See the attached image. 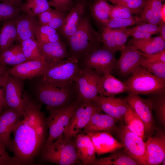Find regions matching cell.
I'll use <instances>...</instances> for the list:
<instances>
[{
  "mask_svg": "<svg viewBox=\"0 0 165 165\" xmlns=\"http://www.w3.org/2000/svg\"><path fill=\"white\" fill-rule=\"evenodd\" d=\"M23 97L24 114L13 130V138L6 146L20 165H31L45 146L48 128L38 101L24 91Z\"/></svg>",
  "mask_w": 165,
  "mask_h": 165,
  "instance_id": "cell-1",
  "label": "cell"
},
{
  "mask_svg": "<svg viewBox=\"0 0 165 165\" xmlns=\"http://www.w3.org/2000/svg\"><path fill=\"white\" fill-rule=\"evenodd\" d=\"M70 57L79 63L86 56L101 47V35L94 28L90 19L84 16L77 31L66 41Z\"/></svg>",
  "mask_w": 165,
  "mask_h": 165,
  "instance_id": "cell-2",
  "label": "cell"
},
{
  "mask_svg": "<svg viewBox=\"0 0 165 165\" xmlns=\"http://www.w3.org/2000/svg\"><path fill=\"white\" fill-rule=\"evenodd\" d=\"M37 78L33 86L34 94L37 101L46 105L47 110L64 107L78 99L75 87H59Z\"/></svg>",
  "mask_w": 165,
  "mask_h": 165,
  "instance_id": "cell-3",
  "label": "cell"
},
{
  "mask_svg": "<svg viewBox=\"0 0 165 165\" xmlns=\"http://www.w3.org/2000/svg\"><path fill=\"white\" fill-rule=\"evenodd\" d=\"M80 65L75 58H68L52 63L44 73L39 77L42 81L61 87H75V79Z\"/></svg>",
  "mask_w": 165,
  "mask_h": 165,
  "instance_id": "cell-4",
  "label": "cell"
},
{
  "mask_svg": "<svg viewBox=\"0 0 165 165\" xmlns=\"http://www.w3.org/2000/svg\"><path fill=\"white\" fill-rule=\"evenodd\" d=\"M75 137L68 140L64 134L45 146L41 153L46 162L60 165H72L80 161L75 144Z\"/></svg>",
  "mask_w": 165,
  "mask_h": 165,
  "instance_id": "cell-5",
  "label": "cell"
},
{
  "mask_svg": "<svg viewBox=\"0 0 165 165\" xmlns=\"http://www.w3.org/2000/svg\"><path fill=\"white\" fill-rule=\"evenodd\" d=\"M128 94H148L165 92V80L159 78L140 66L124 82Z\"/></svg>",
  "mask_w": 165,
  "mask_h": 165,
  "instance_id": "cell-6",
  "label": "cell"
},
{
  "mask_svg": "<svg viewBox=\"0 0 165 165\" xmlns=\"http://www.w3.org/2000/svg\"><path fill=\"white\" fill-rule=\"evenodd\" d=\"M82 101L77 99L66 106L49 111V116L46 118L49 132L45 147L64 134L72 116Z\"/></svg>",
  "mask_w": 165,
  "mask_h": 165,
  "instance_id": "cell-7",
  "label": "cell"
},
{
  "mask_svg": "<svg viewBox=\"0 0 165 165\" xmlns=\"http://www.w3.org/2000/svg\"><path fill=\"white\" fill-rule=\"evenodd\" d=\"M116 132L124 151L140 165H147L146 144L143 139L129 130L123 122Z\"/></svg>",
  "mask_w": 165,
  "mask_h": 165,
  "instance_id": "cell-8",
  "label": "cell"
},
{
  "mask_svg": "<svg viewBox=\"0 0 165 165\" xmlns=\"http://www.w3.org/2000/svg\"><path fill=\"white\" fill-rule=\"evenodd\" d=\"M102 75L90 67L80 66L75 80L78 98L92 101L98 95V87Z\"/></svg>",
  "mask_w": 165,
  "mask_h": 165,
  "instance_id": "cell-9",
  "label": "cell"
},
{
  "mask_svg": "<svg viewBox=\"0 0 165 165\" xmlns=\"http://www.w3.org/2000/svg\"><path fill=\"white\" fill-rule=\"evenodd\" d=\"M101 109L90 100L83 99L75 111L64 133L67 140L75 137L87 124L92 116Z\"/></svg>",
  "mask_w": 165,
  "mask_h": 165,
  "instance_id": "cell-10",
  "label": "cell"
},
{
  "mask_svg": "<svg viewBox=\"0 0 165 165\" xmlns=\"http://www.w3.org/2000/svg\"><path fill=\"white\" fill-rule=\"evenodd\" d=\"M115 53L104 46L100 47L85 57L79 63L80 66L91 68L102 75L111 74L116 61Z\"/></svg>",
  "mask_w": 165,
  "mask_h": 165,
  "instance_id": "cell-11",
  "label": "cell"
},
{
  "mask_svg": "<svg viewBox=\"0 0 165 165\" xmlns=\"http://www.w3.org/2000/svg\"><path fill=\"white\" fill-rule=\"evenodd\" d=\"M127 104L141 118L145 127V135L149 136L155 129L151 98L144 99L139 94H129L124 98Z\"/></svg>",
  "mask_w": 165,
  "mask_h": 165,
  "instance_id": "cell-12",
  "label": "cell"
},
{
  "mask_svg": "<svg viewBox=\"0 0 165 165\" xmlns=\"http://www.w3.org/2000/svg\"><path fill=\"white\" fill-rule=\"evenodd\" d=\"M23 82V81L9 74L4 86V109L8 107L13 108L24 115V91Z\"/></svg>",
  "mask_w": 165,
  "mask_h": 165,
  "instance_id": "cell-13",
  "label": "cell"
},
{
  "mask_svg": "<svg viewBox=\"0 0 165 165\" xmlns=\"http://www.w3.org/2000/svg\"><path fill=\"white\" fill-rule=\"evenodd\" d=\"M119 58L116 62L114 69L116 70L122 76H130L139 68L142 56L138 50L130 44L126 45L121 51Z\"/></svg>",
  "mask_w": 165,
  "mask_h": 165,
  "instance_id": "cell-14",
  "label": "cell"
},
{
  "mask_svg": "<svg viewBox=\"0 0 165 165\" xmlns=\"http://www.w3.org/2000/svg\"><path fill=\"white\" fill-rule=\"evenodd\" d=\"M147 165L165 164V134L157 129L155 135L148 138L145 142Z\"/></svg>",
  "mask_w": 165,
  "mask_h": 165,
  "instance_id": "cell-15",
  "label": "cell"
},
{
  "mask_svg": "<svg viewBox=\"0 0 165 165\" xmlns=\"http://www.w3.org/2000/svg\"><path fill=\"white\" fill-rule=\"evenodd\" d=\"M91 101L106 114L123 122L125 115L128 108L124 99L113 97L96 96Z\"/></svg>",
  "mask_w": 165,
  "mask_h": 165,
  "instance_id": "cell-16",
  "label": "cell"
},
{
  "mask_svg": "<svg viewBox=\"0 0 165 165\" xmlns=\"http://www.w3.org/2000/svg\"><path fill=\"white\" fill-rule=\"evenodd\" d=\"M50 64L44 59L28 61L13 66L9 73L23 81L31 79L42 75Z\"/></svg>",
  "mask_w": 165,
  "mask_h": 165,
  "instance_id": "cell-17",
  "label": "cell"
},
{
  "mask_svg": "<svg viewBox=\"0 0 165 165\" xmlns=\"http://www.w3.org/2000/svg\"><path fill=\"white\" fill-rule=\"evenodd\" d=\"M85 2H79L68 12L61 27L57 31L61 37L66 40L77 31L84 16Z\"/></svg>",
  "mask_w": 165,
  "mask_h": 165,
  "instance_id": "cell-18",
  "label": "cell"
},
{
  "mask_svg": "<svg viewBox=\"0 0 165 165\" xmlns=\"http://www.w3.org/2000/svg\"><path fill=\"white\" fill-rule=\"evenodd\" d=\"M86 134L90 138L95 147L96 154L98 156L112 152L123 148L121 143L109 132L99 131Z\"/></svg>",
  "mask_w": 165,
  "mask_h": 165,
  "instance_id": "cell-19",
  "label": "cell"
},
{
  "mask_svg": "<svg viewBox=\"0 0 165 165\" xmlns=\"http://www.w3.org/2000/svg\"><path fill=\"white\" fill-rule=\"evenodd\" d=\"M23 115L13 108L4 109L0 115V142L6 146L10 139V135Z\"/></svg>",
  "mask_w": 165,
  "mask_h": 165,
  "instance_id": "cell-20",
  "label": "cell"
},
{
  "mask_svg": "<svg viewBox=\"0 0 165 165\" xmlns=\"http://www.w3.org/2000/svg\"><path fill=\"white\" fill-rule=\"evenodd\" d=\"M97 112L91 116L89 123L83 129L85 133L94 132H116L117 119L106 114Z\"/></svg>",
  "mask_w": 165,
  "mask_h": 165,
  "instance_id": "cell-21",
  "label": "cell"
},
{
  "mask_svg": "<svg viewBox=\"0 0 165 165\" xmlns=\"http://www.w3.org/2000/svg\"><path fill=\"white\" fill-rule=\"evenodd\" d=\"M38 44L44 60L49 64L70 57L66 44L61 39L55 42Z\"/></svg>",
  "mask_w": 165,
  "mask_h": 165,
  "instance_id": "cell-22",
  "label": "cell"
},
{
  "mask_svg": "<svg viewBox=\"0 0 165 165\" xmlns=\"http://www.w3.org/2000/svg\"><path fill=\"white\" fill-rule=\"evenodd\" d=\"M17 36L16 41H21L31 38H35V34L39 24L36 16L24 13L17 17Z\"/></svg>",
  "mask_w": 165,
  "mask_h": 165,
  "instance_id": "cell-23",
  "label": "cell"
},
{
  "mask_svg": "<svg viewBox=\"0 0 165 165\" xmlns=\"http://www.w3.org/2000/svg\"><path fill=\"white\" fill-rule=\"evenodd\" d=\"M75 144L80 161L84 165L92 164L96 159L94 145L86 133H80L75 137Z\"/></svg>",
  "mask_w": 165,
  "mask_h": 165,
  "instance_id": "cell-24",
  "label": "cell"
},
{
  "mask_svg": "<svg viewBox=\"0 0 165 165\" xmlns=\"http://www.w3.org/2000/svg\"><path fill=\"white\" fill-rule=\"evenodd\" d=\"M125 83L110 74L102 75L98 85V95L102 97H113L126 92Z\"/></svg>",
  "mask_w": 165,
  "mask_h": 165,
  "instance_id": "cell-25",
  "label": "cell"
},
{
  "mask_svg": "<svg viewBox=\"0 0 165 165\" xmlns=\"http://www.w3.org/2000/svg\"><path fill=\"white\" fill-rule=\"evenodd\" d=\"M17 17L4 21L0 28V53L16 41Z\"/></svg>",
  "mask_w": 165,
  "mask_h": 165,
  "instance_id": "cell-26",
  "label": "cell"
},
{
  "mask_svg": "<svg viewBox=\"0 0 165 165\" xmlns=\"http://www.w3.org/2000/svg\"><path fill=\"white\" fill-rule=\"evenodd\" d=\"M163 0H147L139 17L141 22L158 25L162 21L161 9Z\"/></svg>",
  "mask_w": 165,
  "mask_h": 165,
  "instance_id": "cell-27",
  "label": "cell"
},
{
  "mask_svg": "<svg viewBox=\"0 0 165 165\" xmlns=\"http://www.w3.org/2000/svg\"><path fill=\"white\" fill-rule=\"evenodd\" d=\"M130 44L138 50L147 54L156 53L165 50V41L161 36L143 39H133Z\"/></svg>",
  "mask_w": 165,
  "mask_h": 165,
  "instance_id": "cell-28",
  "label": "cell"
},
{
  "mask_svg": "<svg viewBox=\"0 0 165 165\" xmlns=\"http://www.w3.org/2000/svg\"><path fill=\"white\" fill-rule=\"evenodd\" d=\"M120 149L111 152L109 156L97 158L92 165H139V163Z\"/></svg>",
  "mask_w": 165,
  "mask_h": 165,
  "instance_id": "cell-29",
  "label": "cell"
},
{
  "mask_svg": "<svg viewBox=\"0 0 165 165\" xmlns=\"http://www.w3.org/2000/svg\"><path fill=\"white\" fill-rule=\"evenodd\" d=\"M20 44L16 43L0 53V64L14 66L28 61Z\"/></svg>",
  "mask_w": 165,
  "mask_h": 165,
  "instance_id": "cell-30",
  "label": "cell"
},
{
  "mask_svg": "<svg viewBox=\"0 0 165 165\" xmlns=\"http://www.w3.org/2000/svg\"><path fill=\"white\" fill-rule=\"evenodd\" d=\"M89 6L94 18L104 27L105 26L110 19L109 13L111 5L106 0H93Z\"/></svg>",
  "mask_w": 165,
  "mask_h": 165,
  "instance_id": "cell-31",
  "label": "cell"
},
{
  "mask_svg": "<svg viewBox=\"0 0 165 165\" xmlns=\"http://www.w3.org/2000/svg\"><path fill=\"white\" fill-rule=\"evenodd\" d=\"M128 109L124 117L125 125L130 131L144 140L145 127L143 122L128 104Z\"/></svg>",
  "mask_w": 165,
  "mask_h": 165,
  "instance_id": "cell-32",
  "label": "cell"
},
{
  "mask_svg": "<svg viewBox=\"0 0 165 165\" xmlns=\"http://www.w3.org/2000/svg\"><path fill=\"white\" fill-rule=\"evenodd\" d=\"M20 44L22 50L28 61L44 59L36 38H31L23 40Z\"/></svg>",
  "mask_w": 165,
  "mask_h": 165,
  "instance_id": "cell-33",
  "label": "cell"
},
{
  "mask_svg": "<svg viewBox=\"0 0 165 165\" xmlns=\"http://www.w3.org/2000/svg\"><path fill=\"white\" fill-rule=\"evenodd\" d=\"M35 37L39 43L53 42L61 39L57 31L47 24H39Z\"/></svg>",
  "mask_w": 165,
  "mask_h": 165,
  "instance_id": "cell-34",
  "label": "cell"
},
{
  "mask_svg": "<svg viewBox=\"0 0 165 165\" xmlns=\"http://www.w3.org/2000/svg\"><path fill=\"white\" fill-rule=\"evenodd\" d=\"M50 8L48 0H26L20 7L21 11L35 16Z\"/></svg>",
  "mask_w": 165,
  "mask_h": 165,
  "instance_id": "cell-35",
  "label": "cell"
},
{
  "mask_svg": "<svg viewBox=\"0 0 165 165\" xmlns=\"http://www.w3.org/2000/svg\"><path fill=\"white\" fill-rule=\"evenodd\" d=\"M151 98L153 110L160 123L164 127L165 126V93L152 94Z\"/></svg>",
  "mask_w": 165,
  "mask_h": 165,
  "instance_id": "cell-36",
  "label": "cell"
},
{
  "mask_svg": "<svg viewBox=\"0 0 165 165\" xmlns=\"http://www.w3.org/2000/svg\"><path fill=\"white\" fill-rule=\"evenodd\" d=\"M140 65L151 74L165 80V62L152 61L142 57Z\"/></svg>",
  "mask_w": 165,
  "mask_h": 165,
  "instance_id": "cell-37",
  "label": "cell"
},
{
  "mask_svg": "<svg viewBox=\"0 0 165 165\" xmlns=\"http://www.w3.org/2000/svg\"><path fill=\"white\" fill-rule=\"evenodd\" d=\"M19 7L8 2L0 3V22L16 17L20 14Z\"/></svg>",
  "mask_w": 165,
  "mask_h": 165,
  "instance_id": "cell-38",
  "label": "cell"
},
{
  "mask_svg": "<svg viewBox=\"0 0 165 165\" xmlns=\"http://www.w3.org/2000/svg\"><path fill=\"white\" fill-rule=\"evenodd\" d=\"M141 22L137 16L128 18H114L110 19L105 26L112 28H127Z\"/></svg>",
  "mask_w": 165,
  "mask_h": 165,
  "instance_id": "cell-39",
  "label": "cell"
},
{
  "mask_svg": "<svg viewBox=\"0 0 165 165\" xmlns=\"http://www.w3.org/2000/svg\"><path fill=\"white\" fill-rule=\"evenodd\" d=\"M101 36L105 47L115 53L118 51L112 28L106 26L103 27Z\"/></svg>",
  "mask_w": 165,
  "mask_h": 165,
  "instance_id": "cell-40",
  "label": "cell"
},
{
  "mask_svg": "<svg viewBox=\"0 0 165 165\" xmlns=\"http://www.w3.org/2000/svg\"><path fill=\"white\" fill-rule=\"evenodd\" d=\"M127 28H112L114 37L118 51H121L125 47V44L129 37Z\"/></svg>",
  "mask_w": 165,
  "mask_h": 165,
  "instance_id": "cell-41",
  "label": "cell"
},
{
  "mask_svg": "<svg viewBox=\"0 0 165 165\" xmlns=\"http://www.w3.org/2000/svg\"><path fill=\"white\" fill-rule=\"evenodd\" d=\"M134 14L130 10L125 7L111 5L109 16L110 19L114 18H128L133 16Z\"/></svg>",
  "mask_w": 165,
  "mask_h": 165,
  "instance_id": "cell-42",
  "label": "cell"
},
{
  "mask_svg": "<svg viewBox=\"0 0 165 165\" xmlns=\"http://www.w3.org/2000/svg\"><path fill=\"white\" fill-rule=\"evenodd\" d=\"M50 6L60 12H68L74 6L73 0H48Z\"/></svg>",
  "mask_w": 165,
  "mask_h": 165,
  "instance_id": "cell-43",
  "label": "cell"
},
{
  "mask_svg": "<svg viewBox=\"0 0 165 165\" xmlns=\"http://www.w3.org/2000/svg\"><path fill=\"white\" fill-rule=\"evenodd\" d=\"M5 144L0 142V165H20L14 156L11 157L6 152Z\"/></svg>",
  "mask_w": 165,
  "mask_h": 165,
  "instance_id": "cell-44",
  "label": "cell"
},
{
  "mask_svg": "<svg viewBox=\"0 0 165 165\" xmlns=\"http://www.w3.org/2000/svg\"><path fill=\"white\" fill-rule=\"evenodd\" d=\"M147 0H128L122 6L130 10L134 14L142 12Z\"/></svg>",
  "mask_w": 165,
  "mask_h": 165,
  "instance_id": "cell-45",
  "label": "cell"
},
{
  "mask_svg": "<svg viewBox=\"0 0 165 165\" xmlns=\"http://www.w3.org/2000/svg\"><path fill=\"white\" fill-rule=\"evenodd\" d=\"M60 11L53 9L51 7L40 13L36 16L40 24H48L52 19L57 15Z\"/></svg>",
  "mask_w": 165,
  "mask_h": 165,
  "instance_id": "cell-46",
  "label": "cell"
},
{
  "mask_svg": "<svg viewBox=\"0 0 165 165\" xmlns=\"http://www.w3.org/2000/svg\"><path fill=\"white\" fill-rule=\"evenodd\" d=\"M145 22L141 23L136 26L132 28L138 30L149 33L152 35L159 32V25Z\"/></svg>",
  "mask_w": 165,
  "mask_h": 165,
  "instance_id": "cell-47",
  "label": "cell"
},
{
  "mask_svg": "<svg viewBox=\"0 0 165 165\" xmlns=\"http://www.w3.org/2000/svg\"><path fill=\"white\" fill-rule=\"evenodd\" d=\"M68 12H60L47 25L57 31L61 26Z\"/></svg>",
  "mask_w": 165,
  "mask_h": 165,
  "instance_id": "cell-48",
  "label": "cell"
},
{
  "mask_svg": "<svg viewBox=\"0 0 165 165\" xmlns=\"http://www.w3.org/2000/svg\"><path fill=\"white\" fill-rule=\"evenodd\" d=\"M139 53L143 57L152 61L165 62V50L156 53L147 54L138 50Z\"/></svg>",
  "mask_w": 165,
  "mask_h": 165,
  "instance_id": "cell-49",
  "label": "cell"
},
{
  "mask_svg": "<svg viewBox=\"0 0 165 165\" xmlns=\"http://www.w3.org/2000/svg\"><path fill=\"white\" fill-rule=\"evenodd\" d=\"M127 33L129 36H132L133 39H143L151 37V34L134 29L132 28L127 29Z\"/></svg>",
  "mask_w": 165,
  "mask_h": 165,
  "instance_id": "cell-50",
  "label": "cell"
},
{
  "mask_svg": "<svg viewBox=\"0 0 165 165\" xmlns=\"http://www.w3.org/2000/svg\"><path fill=\"white\" fill-rule=\"evenodd\" d=\"M10 69L7 67L6 65L0 64V84H5L9 74Z\"/></svg>",
  "mask_w": 165,
  "mask_h": 165,
  "instance_id": "cell-51",
  "label": "cell"
},
{
  "mask_svg": "<svg viewBox=\"0 0 165 165\" xmlns=\"http://www.w3.org/2000/svg\"><path fill=\"white\" fill-rule=\"evenodd\" d=\"M5 84H0V115L4 109L5 106L4 94Z\"/></svg>",
  "mask_w": 165,
  "mask_h": 165,
  "instance_id": "cell-52",
  "label": "cell"
},
{
  "mask_svg": "<svg viewBox=\"0 0 165 165\" xmlns=\"http://www.w3.org/2000/svg\"><path fill=\"white\" fill-rule=\"evenodd\" d=\"M160 27L159 33L163 40L165 41V22L161 21L159 24Z\"/></svg>",
  "mask_w": 165,
  "mask_h": 165,
  "instance_id": "cell-53",
  "label": "cell"
},
{
  "mask_svg": "<svg viewBox=\"0 0 165 165\" xmlns=\"http://www.w3.org/2000/svg\"><path fill=\"white\" fill-rule=\"evenodd\" d=\"M107 2H111L115 5L122 6L128 0H106Z\"/></svg>",
  "mask_w": 165,
  "mask_h": 165,
  "instance_id": "cell-54",
  "label": "cell"
},
{
  "mask_svg": "<svg viewBox=\"0 0 165 165\" xmlns=\"http://www.w3.org/2000/svg\"><path fill=\"white\" fill-rule=\"evenodd\" d=\"M0 1L9 2L19 8L22 2L19 0H0Z\"/></svg>",
  "mask_w": 165,
  "mask_h": 165,
  "instance_id": "cell-55",
  "label": "cell"
},
{
  "mask_svg": "<svg viewBox=\"0 0 165 165\" xmlns=\"http://www.w3.org/2000/svg\"><path fill=\"white\" fill-rule=\"evenodd\" d=\"M161 13L162 21L165 22V4L164 3L162 5Z\"/></svg>",
  "mask_w": 165,
  "mask_h": 165,
  "instance_id": "cell-56",
  "label": "cell"
},
{
  "mask_svg": "<svg viewBox=\"0 0 165 165\" xmlns=\"http://www.w3.org/2000/svg\"><path fill=\"white\" fill-rule=\"evenodd\" d=\"M20 0V1H22H22H23V0Z\"/></svg>",
  "mask_w": 165,
  "mask_h": 165,
  "instance_id": "cell-57",
  "label": "cell"
},
{
  "mask_svg": "<svg viewBox=\"0 0 165 165\" xmlns=\"http://www.w3.org/2000/svg\"><path fill=\"white\" fill-rule=\"evenodd\" d=\"M82 1H83V2H85V1H84V0H82Z\"/></svg>",
  "mask_w": 165,
  "mask_h": 165,
  "instance_id": "cell-58",
  "label": "cell"
}]
</instances>
